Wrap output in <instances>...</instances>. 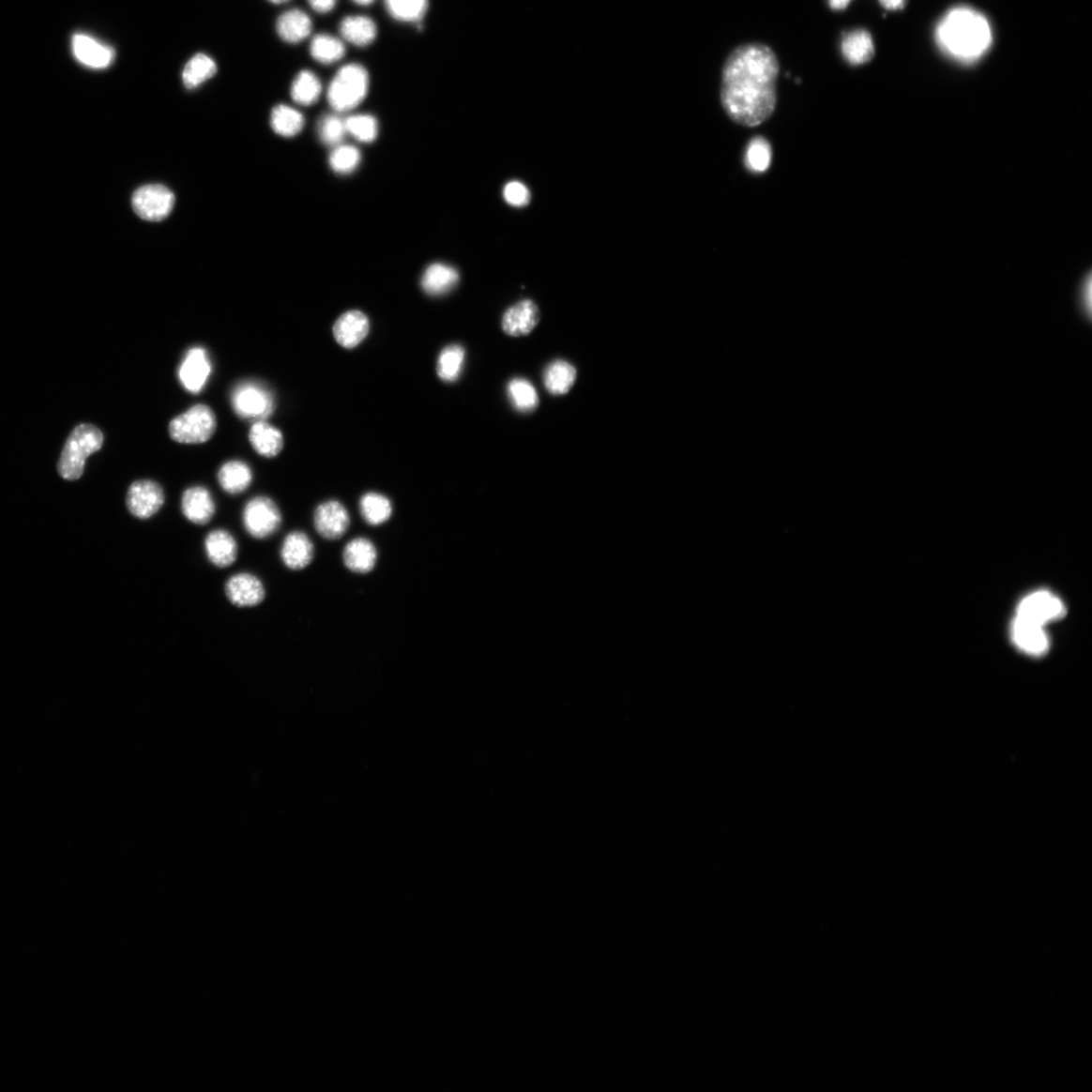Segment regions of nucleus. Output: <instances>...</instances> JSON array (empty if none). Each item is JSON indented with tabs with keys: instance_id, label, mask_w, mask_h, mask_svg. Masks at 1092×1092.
Instances as JSON below:
<instances>
[{
	"instance_id": "bb28decb",
	"label": "nucleus",
	"mask_w": 1092,
	"mask_h": 1092,
	"mask_svg": "<svg viewBox=\"0 0 1092 1092\" xmlns=\"http://www.w3.org/2000/svg\"><path fill=\"white\" fill-rule=\"evenodd\" d=\"M577 371L566 360L553 361L543 375L544 386L554 396H564L574 387Z\"/></svg>"
},
{
	"instance_id": "f257e3e1",
	"label": "nucleus",
	"mask_w": 1092,
	"mask_h": 1092,
	"mask_svg": "<svg viewBox=\"0 0 1092 1092\" xmlns=\"http://www.w3.org/2000/svg\"><path fill=\"white\" fill-rule=\"evenodd\" d=\"M779 60L764 44L736 48L724 62L720 99L724 112L736 124L753 128L771 118L777 103Z\"/></svg>"
},
{
	"instance_id": "f8f14e48",
	"label": "nucleus",
	"mask_w": 1092,
	"mask_h": 1092,
	"mask_svg": "<svg viewBox=\"0 0 1092 1092\" xmlns=\"http://www.w3.org/2000/svg\"><path fill=\"white\" fill-rule=\"evenodd\" d=\"M314 525L323 538L341 539L350 525L349 513L341 502L335 500L324 502L315 510Z\"/></svg>"
},
{
	"instance_id": "1a4fd4ad",
	"label": "nucleus",
	"mask_w": 1092,
	"mask_h": 1092,
	"mask_svg": "<svg viewBox=\"0 0 1092 1092\" xmlns=\"http://www.w3.org/2000/svg\"><path fill=\"white\" fill-rule=\"evenodd\" d=\"M165 502L162 487L151 479L136 480L127 493V507L134 517L146 520L158 514Z\"/></svg>"
},
{
	"instance_id": "9d476101",
	"label": "nucleus",
	"mask_w": 1092,
	"mask_h": 1092,
	"mask_svg": "<svg viewBox=\"0 0 1092 1092\" xmlns=\"http://www.w3.org/2000/svg\"><path fill=\"white\" fill-rule=\"evenodd\" d=\"M1064 614L1063 602L1057 596L1048 591H1038L1026 596L1017 611V617L1041 624L1043 627L1049 622L1060 619Z\"/></svg>"
},
{
	"instance_id": "20e7f679",
	"label": "nucleus",
	"mask_w": 1092,
	"mask_h": 1092,
	"mask_svg": "<svg viewBox=\"0 0 1092 1092\" xmlns=\"http://www.w3.org/2000/svg\"><path fill=\"white\" fill-rule=\"evenodd\" d=\"M370 77L359 64H348L337 72L328 88V101L333 110L344 113L356 108L366 98Z\"/></svg>"
},
{
	"instance_id": "a19ab883",
	"label": "nucleus",
	"mask_w": 1092,
	"mask_h": 1092,
	"mask_svg": "<svg viewBox=\"0 0 1092 1092\" xmlns=\"http://www.w3.org/2000/svg\"><path fill=\"white\" fill-rule=\"evenodd\" d=\"M503 197L507 204L515 207H523L529 204L531 194L523 182L513 180L505 186Z\"/></svg>"
},
{
	"instance_id": "a18cd8bd",
	"label": "nucleus",
	"mask_w": 1092,
	"mask_h": 1092,
	"mask_svg": "<svg viewBox=\"0 0 1092 1092\" xmlns=\"http://www.w3.org/2000/svg\"><path fill=\"white\" fill-rule=\"evenodd\" d=\"M354 2L360 6H369L372 4L374 0H354Z\"/></svg>"
},
{
	"instance_id": "4468645a",
	"label": "nucleus",
	"mask_w": 1092,
	"mask_h": 1092,
	"mask_svg": "<svg viewBox=\"0 0 1092 1092\" xmlns=\"http://www.w3.org/2000/svg\"><path fill=\"white\" fill-rule=\"evenodd\" d=\"M225 592L228 600L239 608L255 607L265 598L263 582L250 573L232 576L226 583Z\"/></svg>"
},
{
	"instance_id": "dca6fc26",
	"label": "nucleus",
	"mask_w": 1092,
	"mask_h": 1092,
	"mask_svg": "<svg viewBox=\"0 0 1092 1092\" xmlns=\"http://www.w3.org/2000/svg\"><path fill=\"white\" fill-rule=\"evenodd\" d=\"M181 512L192 524L205 525L216 513L212 493L205 487H191L181 497Z\"/></svg>"
},
{
	"instance_id": "a878e982",
	"label": "nucleus",
	"mask_w": 1092,
	"mask_h": 1092,
	"mask_svg": "<svg viewBox=\"0 0 1092 1092\" xmlns=\"http://www.w3.org/2000/svg\"><path fill=\"white\" fill-rule=\"evenodd\" d=\"M277 31L283 41L300 43L311 34V21L303 10H288L279 18Z\"/></svg>"
},
{
	"instance_id": "c03bdc74",
	"label": "nucleus",
	"mask_w": 1092,
	"mask_h": 1092,
	"mask_svg": "<svg viewBox=\"0 0 1092 1092\" xmlns=\"http://www.w3.org/2000/svg\"><path fill=\"white\" fill-rule=\"evenodd\" d=\"M852 0H828L829 7L834 10H842L847 8Z\"/></svg>"
},
{
	"instance_id": "f3484780",
	"label": "nucleus",
	"mask_w": 1092,
	"mask_h": 1092,
	"mask_svg": "<svg viewBox=\"0 0 1092 1092\" xmlns=\"http://www.w3.org/2000/svg\"><path fill=\"white\" fill-rule=\"evenodd\" d=\"M539 320L538 305L531 300H523L505 311L502 328L509 336L522 337L535 330Z\"/></svg>"
},
{
	"instance_id": "4be33fe9",
	"label": "nucleus",
	"mask_w": 1092,
	"mask_h": 1092,
	"mask_svg": "<svg viewBox=\"0 0 1092 1092\" xmlns=\"http://www.w3.org/2000/svg\"><path fill=\"white\" fill-rule=\"evenodd\" d=\"M842 53L843 58L855 67L870 62L875 55L872 36L862 29L844 34L842 40Z\"/></svg>"
},
{
	"instance_id": "aec40b11",
	"label": "nucleus",
	"mask_w": 1092,
	"mask_h": 1092,
	"mask_svg": "<svg viewBox=\"0 0 1092 1092\" xmlns=\"http://www.w3.org/2000/svg\"><path fill=\"white\" fill-rule=\"evenodd\" d=\"M370 331V321L359 311H349L335 322L333 334L338 343L345 348L357 346Z\"/></svg>"
},
{
	"instance_id": "2eb2a0df",
	"label": "nucleus",
	"mask_w": 1092,
	"mask_h": 1092,
	"mask_svg": "<svg viewBox=\"0 0 1092 1092\" xmlns=\"http://www.w3.org/2000/svg\"><path fill=\"white\" fill-rule=\"evenodd\" d=\"M1011 635L1013 643L1025 654L1038 657L1048 652L1049 637L1041 624L1016 617Z\"/></svg>"
},
{
	"instance_id": "f03ea898",
	"label": "nucleus",
	"mask_w": 1092,
	"mask_h": 1092,
	"mask_svg": "<svg viewBox=\"0 0 1092 1092\" xmlns=\"http://www.w3.org/2000/svg\"><path fill=\"white\" fill-rule=\"evenodd\" d=\"M940 47L962 61H974L982 56L993 42L990 23L980 12L959 7L948 12L937 29Z\"/></svg>"
},
{
	"instance_id": "72a5a7b5",
	"label": "nucleus",
	"mask_w": 1092,
	"mask_h": 1092,
	"mask_svg": "<svg viewBox=\"0 0 1092 1092\" xmlns=\"http://www.w3.org/2000/svg\"><path fill=\"white\" fill-rule=\"evenodd\" d=\"M345 54L343 43L330 35H317L311 43V55L322 64L340 61Z\"/></svg>"
},
{
	"instance_id": "6e6552de",
	"label": "nucleus",
	"mask_w": 1092,
	"mask_h": 1092,
	"mask_svg": "<svg viewBox=\"0 0 1092 1092\" xmlns=\"http://www.w3.org/2000/svg\"><path fill=\"white\" fill-rule=\"evenodd\" d=\"M175 198L171 190L160 185H148L138 189L132 198L135 213L143 220L158 222L172 213Z\"/></svg>"
},
{
	"instance_id": "cd10ccee",
	"label": "nucleus",
	"mask_w": 1092,
	"mask_h": 1092,
	"mask_svg": "<svg viewBox=\"0 0 1092 1092\" xmlns=\"http://www.w3.org/2000/svg\"><path fill=\"white\" fill-rule=\"evenodd\" d=\"M340 29L347 42L359 47L372 44L378 34L374 22L363 16L345 18L341 22Z\"/></svg>"
},
{
	"instance_id": "7c9ffc66",
	"label": "nucleus",
	"mask_w": 1092,
	"mask_h": 1092,
	"mask_svg": "<svg viewBox=\"0 0 1092 1092\" xmlns=\"http://www.w3.org/2000/svg\"><path fill=\"white\" fill-rule=\"evenodd\" d=\"M217 72L215 61L205 54L194 55L186 65L182 72V81L186 87L193 89L210 80Z\"/></svg>"
},
{
	"instance_id": "f704fd0d",
	"label": "nucleus",
	"mask_w": 1092,
	"mask_h": 1092,
	"mask_svg": "<svg viewBox=\"0 0 1092 1092\" xmlns=\"http://www.w3.org/2000/svg\"><path fill=\"white\" fill-rule=\"evenodd\" d=\"M508 396L512 405L520 412H531L538 406V394L533 385L525 379L512 380L508 387Z\"/></svg>"
},
{
	"instance_id": "423d86ee",
	"label": "nucleus",
	"mask_w": 1092,
	"mask_h": 1092,
	"mask_svg": "<svg viewBox=\"0 0 1092 1092\" xmlns=\"http://www.w3.org/2000/svg\"><path fill=\"white\" fill-rule=\"evenodd\" d=\"M232 406L241 419L265 421L275 411V398L269 389L256 382H243L234 387Z\"/></svg>"
},
{
	"instance_id": "c9c22d12",
	"label": "nucleus",
	"mask_w": 1092,
	"mask_h": 1092,
	"mask_svg": "<svg viewBox=\"0 0 1092 1092\" xmlns=\"http://www.w3.org/2000/svg\"><path fill=\"white\" fill-rule=\"evenodd\" d=\"M389 15L397 21L415 23L423 19L428 0H385Z\"/></svg>"
},
{
	"instance_id": "49530a36",
	"label": "nucleus",
	"mask_w": 1092,
	"mask_h": 1092,
	"mask_svg": "<svg viewBox=\"0 0 1092 1092\" xmlns=\"http://www.w3.org/2000/svg\"><path fill=\"white\" fill-rule=\"evenodd\" d=\"M269 2H271V3H273V4L280 5V4H283V3H287V2H289V0H269Z\"/></svg>"
},
{
	"instance_id": "ea45409f",
	"label": "nucleus",
	"mask_w": 1092,
	"mask_h": 1092,
	"mask_svg": "<svg viewBox=\"0 0 1092 1092\" xmlns=\"http://www.w3.org/2000/svg\"><path fill=\"white\" fill-rule=\"evenodd\" d=\"M360 160L361 155L359 150L348 145L336 146L329 159L333 171L341 174H347L356 171Z\"/></svg>"
},
{
	"instance_id": "c756f323",
	"label": "nucleus",
	"mask_w": 1092,
	"mask_h": 1092,
	"mask_svg": "<svg viewBox=\"0 0 1092 1092\" xmlns=\"http://www.w3.org/2000/svg\"><path fill=\"white\" fill-rule=\"evenodd\" d=\"M270 124L273 131L281 137H295L305 125L303 114L288 106L280 105L272 110Z\"/></svg>"
},
{
	"instance_id": "37998d69",
	"label": "nucleus",
	"mask_w": 1092,
	"mask_h": 1092,
	"mask_svg": "<svg viewBox=\"0 0 1092 1092\" xmlns=\"http://www.w3.org/2000/svg\"><path fill=\"white\" fill-rule=\"evenodd\" d=\"M879 3L889 10H899L904 8L907 0H879Z\"/></svg>"
},
{
	"instance_id": "e433bc0d",
	"label": "nucleus",
	"mask_w": 1092,
	"mask_h": 1092,
	"mask_svg": "<svg viewBox=\"0 0 1092 1092\" xmlns=\"http://www.w3.org/2000/svg\"><path fill=\"white\" fill-rule=\"evenodd\" d=\"M346 131L363 143H371L378 137L379 125L372 115H351L345 120Z\"/></svg>"
},
{
	"instance_id": "39448f33",
	"label": "nucleus",
	"mask_w": 1092,
	"mask_h": 1092,
	"mask_svg": "<svg viewBox=\"0 0 1092 1092\" xmlns=\"http://www.w3.org/2000/svg\"><path fill=\"white\" fill-rule=\"evenodd\" d=\"M216 431V415L205 404L192 406L169 423V434L178 444H205L213 437Z\"/></svg>"
},
{
	"instance_id": "5701e85b",
	"label": "nucleus",
	"mask_w": 1092,
	"mask_h": 1092,
	"mask_svg": "<svg viewBox=\"0 0 1092 1092\" xmlns=\"http://www.w3.org/2000/svg\"><path fill=\"white\" fill-rule=\"evenodd\" d=\"M254 450L265 458H276L283 448V436L278 428L265 421L255 422L250 432Z\"/></svg>"
},
{
	"instance_id": "c85d7f7f",
	"label": "nucleus",
	"mask_w": 1092,
	"mask_h": 1092,
	"mask_svg": "<svg viewBox=\"0 0 1092 1092\" xmlns=\"http://www.w3.org/2000/svg\"><path fill=\"white\" fill-rule=\"evenodd\" d=\"M359 506L362 518L372 526L386 523L393 513L391 501L378 493H366L361 498Z\"/></svg>"
},
{
	"instance_id": "b1692460",
	"label": "nucleus",
	"mask_w": 1092,
	"mask_h": 1092,
	"mask_svg": "<svg viewBox=\"0 0 1092 1092\" xmlns=\"http://www.w3.org/2000/svg\"><path fill=\"white\" fill-rule=\"evenodd\" d=\"M252 471L249 464L241 461H230L220 467L218 482L230 495H238L252 483Z\"/></svg>"
},
{
	"instance_id": "0eeeda50",
	"label": "nucleus",
	"mask_w": 1092,
	"mask_h": 1092,
	"mask_svg": "<svg viewBox=\"0 0 1092 1092\" xmlns=\"http://www.w3.org/2000/svg\"><path fill=\"white\" fill-rule=\"evenodd\" d=\"M281 523L282 516L279 506L268 497H255L244 507L243 525L253 538H270L281 528Z\"/></svg>"
},
{
	"instance_id": "393cba45",
	"label": "nucleus",
	"mask_w": 1092,
	"mask_h": 1092,
	"mask_svg": "<svg viewBox=\"0 0 1092 1092\" xmlns=\"http://www.w3.org/2000/svg\"><path fill=\"white\" fill-rule=\"evenodd\" d=\"M460 281L457 269L442 264H434L425 270L421 280L422 289L431 296H441L450 292Z\"/></svg>"
},
{
	"instance_id": "2f4dec72",
	"label": "nucleus",
	"mask_w": 1092,
	"mask_h": 1092,
	"mask_svg": "<svg viewBox=\"0 0 1092 1092\" xmlns=\"http://www.w3.org/2000/svg\"><path fill=\"white\" fill-rule=\"evenodd\" d=\"M322 93V84L319 78L311 71L305 70L296 77L293 83L291 95L293 99L302 106H311L319 99Z\"/></svg>"
},
{
	"instance_id": "9b49d317",
	"label": "nucleus",
	"mask_w": 1092,
	"mask_h": 1092,
	"mask_svg": "<svg viewBox=\"0 0 1092 1092\" xmlns=\"http://www.w3.org/2000/svg\"><path fill=\"white\" fill-rule=\"evenodd\" d=\"M212 364L203 347H192L182 360L178 378L182 386L191 394H199L209 380Z\"/></svg>"
},
{
	"instance_id": "ddd939ff",
	"label": "nucleus",
	"mask_w": 1092,
	"mask_h": 1092,
	"mask_svg": "<svg viewBox=\"0 0 1092 1092\" xmlns=\"http://www.w3.org/2000/svg\"><path fill=\"white\" fill-rule=\"evenodd\" d=\"M71 45L75 59L88 68L106 69L114 62V49L100 43L93 37L85 34H75Z\"/></svg>"
},
{
	"instance_id": "4c0bfd02",
	"label": "nucleus",
	"mask_w": 1092,
	"mask_h": 1092,
	"mask_svg": "<svg viewBox=\"0 0 1092 1092\" xmlns=\"http://www.w3.org/2000/svg\"><path fill=\"white\" fill-rule=\"evenodd\" d=\"M772 150L768 142L758 137L751 141L747 149L746 163L753 173H764L770 167Z\"/></svg>"
},
{
	"instance_id": "7ed1b4c3",
	"label": "nucleus",
	"mask_w": 1092,
	"mask_h": 1092,
	"mask_svg": "<svg viewBox=\"0 0 1092 1092\" xmlns=\"http://www.w3.org/2000/svg\"><path fill=\"white\" fill-rule=\"evenodd\" d=\"M103 445V434L94 425L77 426L68 439L58 465L60 475L68 480L80 478L84 471L89 455L99 451Z\"/></svg>"
},
{
	"instance_id": "79ce46f5",
	"label": "nucleus",
	"mask_w": 1092,
	"mask_h": 1092,
	"mask_svg": "<svg viewBox=\"0 0 1092 1092\" xmlns=\"http://www.w3.org/2000/svg\"><path fill=\"white\" fill-rule=\"evenodd\" d=\"M308 2L316 11L326 14L334 8L337 0H308Z\"/></svg>"
},
{
	"instance_id": "58836bf2",
	"label": "nucleus",
	"mask_w": 1092,
	"mask_h": 1092,
	"mask_svg": "<svg viewBox=\"0 0 1092 1092\" xmlns=\"http://www.w3.org/2000/svg\"><path fill=\"white\" fill-rule=\"evenodd\" d=\"M346 133L345 121L336 114L324 115L318 123V135L325 145L340 146Z\"/></svg>"
},
{
	"instance_id": "412c9836",
	"label": "nucleus",
	"mask_w": 1092,
	"mask_h": 1092,
	"mask_svg": "<svg viewBox=\"0 0 1092 1092\" xmlns=\"http://www.w3.org/2000/svg\"><path fill=\"white\" fill-rule=\"evenodd\" d=\"M378 561V552L374 544L363 538L349 541L343 552L345 567L356 574H369Z\"/></svg>"
},
{
	"instance_id": "473e14b6",
	"label": "nucleus",
	"mask_w": 1092,
	"mask_h": 1092,
	"mask_svg": "<svg viewBox=\"0 0 1092 1092\" xmlns=\"http://www.w3.org/2000/svg\"><path fill=\"white\" fill-rule=\"evenodd\" d=\"M465 358L464 348L450 345L442 350L437 361V373L441 380L454 382L460 378Z\"/></svg>"
},
{
	"instance_id": "a211bd4d",
	"label": "nucleus",
	"mask_w": 1092,
	"mask_h": 1092,
	"mask_svg": "<svg viewBox=\"0 0 1092 1092\" xmlns=\"http://www.w3.org/2000/svg\"><path fill=\"white\" fill-rule=\"evenodd\" d=\"M315 549L313 541L303 531H293L285 537L281 557L285 567L292 570H301L313 561Z\"/></svg>"
},
{
	"instance_id": "6ab92c4d",
	"label": "nucleus",
	"mask_w": 1092,
	"mask_h": 1092,
	"mask_svg": "<svg viewBox=\"0 0 1092 1092\" xmlns=\"http://www.w3.org/2000/svg\"><path fill=\"white\" fill-rule=\"evenodd\" d=\"M205 553L215 567L228 568L237 560L238 544L229 531L216 529L205 539Z\"/></svg>"
}]
</instances>
